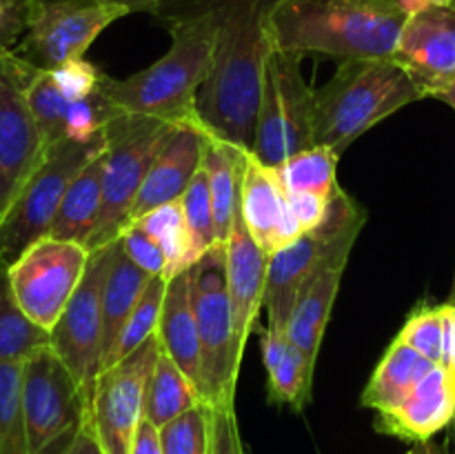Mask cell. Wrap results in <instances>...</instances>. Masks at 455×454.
<instances>
[{
	"mask_svg": "<svg viewBox=\"0 0 455 454\" xmlns=\"http://www.w3.org/2000/svg\"><path fill=\"white\" fill-rule=\"evenodd\" d=\"M275 0H173L163 13L216 7L220 12L212 74L198 93V114L212 136L251 151L262 78L271 53L267 18Z\"/></svg>",
	"mask_w": 455,
	"mask_h": 454,
	"instance_id": "cell-1",
	"label": "cell"
},
{
	"mask_svg": "<svg viewBox=\"0 0 455 454\" xmlns=\"http://www.w3.org/2000/svg\"><path fill=\"white\" fill-rule=\"evenodd\" d=\"M172 47L163 58L129 78L105 76L102 92L118 116L154 118L173 127L204 129L198 93L207 83L216 56L220 12L212 4L163 13ZM207 132V129H204Z\"/></svg>",
	"mask_w": 455,
	"mask_h": 454,
	"instance_id": "cell-2",
	"label": "cell"
},
{
	"mask_svg": "<svg viewBox=\"0 0 455 454\" xmlns=\"http://www.w3.org/2000/svg\"><path fill=\"white\" fill-rule=\"evenodd\" d=\"M407 16L400 0H275L267 31L271 47L298 58H387Z\"/></svg>",
	"mask_w": 455,
	"mask_h": 454,
	"instance_id": "cell-3",
	"label": "cell"
},
{
	"mask_svg": "<svg viewBox=\"0 0 455 454\" xmlns=\"http://www.w3.org/2000/svg\"><path fill=\"white\" fill-rule=\"evenodd\" d=\"M422 98L394 56L342 61L329 83L315 89V145L342 154L380 120Z\"/></svg>",
	"mask_w": 455,
	"mask_h": 454,
	"instance_id": "cell-4",
	"label": "cell"
},
{
	"mask_svg": "<svg viewBox=\"0 0 455 454\" xmlns=\"http://www.w3.org/2000/svg\"><path fill=\"white\" fill-rule=\"evenodd\" d=\"M227 247L216 245L189 270L200 334V394L209 408H234L243 352L227 292Z\"/></svg>",
	"mask_w": 455,
	"mask_h": 454,
	"instance_id": "cell-5",
	"label": "cell"
},
{
	"mask_svg": "<svg viewBox=\"0 0 455 454\" xmlns=\"http://www.w3.org/2000/svg\"><path fill=\"white\" fill-rule=\"evenodd\" d=\"M367 218V209L340 187L329 205L327 218L318 227L302 231L293 243L271 254L262 303L267 328L284 332L302 289L342 243L358 240Z\"/></svg>",
	"mask_w": 455,
	"mask_h": 454,
	"instance_id": "cell-6",
	"label": "cell"
},
{
	"mask_svg": "<svg viewBox=\"0 0 455 454\" xmlns=\"http://www.w3.org/2000/svg\"><path fill=\"white\" fill-rule=\"evenodd\" d=\"M173 125L138 116H116L107 125L105 169H102V212L89 252L109 247L127 225L151 165L167 142Z\"/></svg>",
	"mask_w": 455,
	"mask_h": 454,
	"instance_id": "cell-7",
	"label": "cell"
},
{
	"mask_svg": "<svg viewBox=\"0 0 455 454\" xmlns=\"http://www.w3.org/2000/svg\"><path fill=\"white\" fill-rule=\"evenodd\" d=\"M315 145V89L307 85L300 58L271 49L262 78L251 156L267 167Z\"/></svg>",
	"mask_w": 455,
	"mask_h": 454,
	"instance_id": "cell-8",
	"label": "cell"
},
{
	"mask_svg": "<svg viewBox=\"0 0 455 454\" xmlns=\"http://www.w3.org/2000/svg\"><path fill=\"white\" fill-rule=\"evenodd\" d=\"M107 147V134L93 142H58L0 221V265H12L31 243L47 236L60 200L80 169Z\"/></svg>",
	"mask_w": 455,
	"mask_h": 454,
	"instance_id": "cell-9",
	"label": "cell"
},
{
	"mask_svg": "<svg viewBox=\"0 0 455 454\" xmlns=\"http://www.w3.org/2000/svg\"><path fill=\"white\" fill-rule=\"evenodd\" d=\"M124 16L129 9L105 0H31L27 31L13 53L36 69L80 61L93 40Z\"/></svg>",
	"mask_w": 455,
	"mask_h": 454,
	"instance_id": "cell-10",
	"label": "cell"
},
{
	"mask_svg": "<svg viewBox=\"0 0 455 454\" xmlns=\"http://www.w3.org/2000/svg\"><path fill=\"white\" fill-rule=\"evenodd\" d=\"M89 256L84 245L43 236L7 267L13 294L36 325L52 332L83 280Z\"/></svg>",
	"mask_w": 455,
	"mask_h": 454,
	"instance_id": "cell-11",
	"label": "cell"
},
{
	"mask_svg": "<svg viewBox=\"0 0 455 454\" xmlns=\"http://www.w3.org/2000/svg\"><path fill=\"white\" fill-rule=\"evenodd\" d=\"M22 409L31 454H47L62 436L74 434L89 399L52 345L22 363Z\"/></svg>",
	"mask_w": 455,
	"mask_h": 454,
	"instance_id": "cell-12",
	"label": "cell"
},
{
	"mask_svg": "<svg viewBox=\"0 0 455 454\" xmlns=\"http://www.w3.org/2000/svg\"><path fill=\"white\" fill-rule=\"evenodd\" d=\"M29 69L13 52L0 56V221L52 150L27 107Z\"/></svg>",
	"mask_w": 455,
	"mask_h": 454,
	"instance_id": "cell-13",
	"label": "cell"
},
{
	"mask_svg": "<svg viewBox=\"0 0 455 454\" xmlns=\"http://www.w3.org/2000/svg\"><path fill=\"white\" fill-rule=\"evenodd\" d=\"M160 350L156 334L127 359L98 374L87 412L105 454H132L133 436L145 418L147 381Z\"/></svg>",
	"mask_w": 455,
	"mask_h": 454,
	"instance_id": "cell-14",
	"label": "cell"
},
{
	"mask_svg": "<svg viewBox=\"0 0 455 454\" xmlns=\"http://www.w3.org/2000/svg\"><path fill=\"white\" fill-rule=\"evenodd\" d=\"M109 263L111 245L92 252L78 289L49 332L53 352L69 368L89 401H92L98 374L102 372V341H105L102 288H105Z\"/></svg>",
	"mask_w": 455,
	"mask_h": 454,
	"instance_id": "cell-15",
	"label": "cell"
},
{
	"mask_svg": "<svg viewBox=\"0 0 455 454\" xmlns=\"http://www.w3.org/2000/svg\"><path fill=\"white\" fill-rule=\"evenodd\" d=\"M394 58L425 98H438L455 80V0H429L409 13Z\"/></svg>",
	"mask_w": 455,
	"mask_h": 454,
	"instance_id": "cell-16",
	"label": "cell"
},
{
	"mask_svg": "<svg viewBox=\"0 0 455 454\" xmlns=\"http://www.w3.org/2000/svg\"><path fill=\"white\" fill-rule=\"evenodd\" d=\"M240 216L265 254H275L302 234L287 190L274 167L247 151L240 172Z\"/></svg>",
	"mask_w": 455,
	"mask_h": 454,
	"instance_id": "cell-17",
	"label": "cell"
},
{
	"mask_svg": "<svg viewBox=\"0 0 455 454\" xmlns=\"http://www.w3.org/2000/svg\"><path fill=\"white\" fill-rule=\"evenodd\" d=\"M453 421L455 369L440 363L413 387L398 408L376 414V430L380 434L425 445Z\"/></svg>",
	"mask_w": 455,
	"mask_h": 454,
	"instance_id": "cell-18",
	"label": "cell"
},
{
	"mask_svg": "<svg viewBox=\"0 0 455 454\" xmlns=\"http://www.w3.org/2000/svg\"><path fill=\"white\" fill-rule=\"evenodd\" d=\"M204 138H207V132L198 127H176L169 134L167 142L163 145L158 158L154 160L140 191H138V199L129 212L124 227L133 225L154 209L178 203L185 196L189 182L203 167Z\"/></svg>",
	"mask_w": 455,
	"mask_h": 454,
	"instance_id": "cell-19",
	"label": "cell"
},
{
	"mask_svg": "<svg viewBox=\"0 0 455 454\" xmlns=\"http://www.w3.org/2000/svg\"><path fill=\"white\" fill-rule=\"evenodd\" d=\"M227 292H229L231 314H234L235 341L244 354L247 338L260 316L265 303L267 276H269V254L260 249L244 225L243 216H235L234 231L227 240Z\"/></svg>",
	"mask_w": 455,
	"mask_h": 454,
	"instance_id": "cell-20",
	"label": "cell"
},
{
	"mask_svg": "<svg viewBox=\"0 0 455 454\" xmlns=\"http://www.w3.org/2000/svg\"><path fill=\"white\" fill-rule=\"evenodd\" d=\"M355 240H347L327 263L311 279V283L302 289L296 307L287 320L284 334L293 345L300 347L311 363H318L320 347H323L324 332H327L329 319H331L333 303H336L338 289H340L342 274L347 270Z\"/></svg>",
	"mask_w": 455,
	"mask_h": 454,
	"instance_id": "cell-21",
	"label": "cell"
},
{
	"mask_svg": "<svg viewBox=\"0 0 455 454\" xmlns=\"http://www.w3.org/2000/svg\"><path fill=\"white\" fill-rule=\"evenodd\" d=\"M156 334L164 354L194 381L200 392V334L194 301H191L189 272L167 280Z\"/></svg>",
	"mask_w": 455,
	"mask_h": 454,
	"instance_id": "cell-22",
	"label": "cell"
},
{
	"mask_svg": "<svg viewBox=\"0 0 455 454\" xmlns=\"http://www.w3.org/2000/svg\"><path fill=\"white\" fill-rule=\"evenodd\" d=\"M260 350L269 378V403L302 412L314 392L315 363H311L305 352L289 341L287 334L269 328L262 332Z\"/></svg>",
	"mask_w": 455,
	"mask_h": 454,
	"instance_id": "cell-23",
	"label": "cell"
},
{
	"mask_svg": "<svg viewBox=\"0 0 455 454\" xmlns=\"http://www.w3.org/2000/svg\"><path fill=\"white\" fill-rule=\"evenodd\" d=\"M102 169H105V151L84 165L78 176L69 182L47 236L87 247L102 212Z\"/></svg>",
	"mask_w": 455,
	"mask_h": 454,
	"instance_id": "cell-24",
	"label": "cell"
},
{
	"mask_svg": "<svg viewBox=\"0 0 455 454\" xmlns=\"http://www.w3.org/2000/svg\"><path fill=\"white\" fill-rule=\"evenodd\" d=\"M435 365L440 363H431L420 352L395 338L387 347L378 368L373 369L371 378H369L367 387L360 396V403L376 414L398 408Z\"/></svg>",
	"mask_w": 455,
	"mask_h": 454,
	"instance_id": "cell-25",
	"label": "cell"
},
{
	"mask_svg": "<svg viewBox=\"0 0 455 454\" xmlns=\"http://www.w3.org/2000/svg\"><path fill=\"white\" fill-rule=\"evenodd\" d=\"M154 276L138 267L124 254L120 240L111 243V263L102 288V323H105V341H102V361L118 341L124 323L136 310L138 301L149 288Z\"/></svg>",
	"mask_w": 455,
	"mask_h": 454,
	"instance_id": "cell-26",
	"label": "cell"
},
{
	"mask_svg": "<svg viewBox=\"0 0 455 454\" xmlns=\"http://www.w3.org/2000/svg\"><path fill=\"white\" fill-rule=\"evenodd\" d=\"M247 151L235 150L229 142L207 134L204 138L203 169L207 174L209 194H212L213 218H216L218 245H227L234 231L235 216L240 209V172Z\"/></svg>",
	"mask_w": 455,
	"mask_h": 454,
	"instance_id": "cell-27",
	"label": "cell"
},
{
	"mask_svg": "<svg viewBox=\"0 0 455 454\" xmlns=\"http://www.w3.org/2000/svg\"><path fill=\"white\" fill-rule=\"evenodd\" d=\"M204 403L189 377L160 350L145 390V418L156 427L167 426L187 409Z\"/></svg>",
	"mask_w": 455,
	"mask_h": 454,
	"instance_id": "cell-28",
	"label": "cell"
},
{
	"mask_svg": "<svg viewBox=\"0 0 455 454\" xmlns=\"http://www.w3.org/2000/svg\"><path fill=\"white\" fill-rule=\"evenodd\" d=\"M52 345V334L36 325L18 303L7 265H0V361H25Z\"/></svg>",
	"mask_w": 455,
	"mask_h": 454,
	"instance_id": "cell-29",
	"label": "cell"
},
{
	"mask_svg": "<svg viewBox=\"0 0 455 454\" xmlns=\"http://www.w3.org/2000/svg\"><path fill=\"white\" fill-rule=\"evenodd\" d=\"M338 160L340 154L327 145H314L275 167L289 194H320L333 199L338 185Z\"/></svg>",
	"mask_w": 455,
	"mask_h": 454,
	"instance_id": "cell-30",
	"label": "cell"
},
{
	"mask_svg": "<svg viewBox=\"0 0 455 454\" xmlns=\"http://www.w3.org/2000/svg\"><path fill=\"white\" fill-rule=\"evenodd\" d=\"M133 225H140L142 230L149 231L160 243L164 256H167V272H164V279L167 280L185 274L200 261L194 249V243H191L189 230H187L180 200L145 214Z\"/></svg>",
	"mask_w": 455,
	"mask_h": 454,
	"instance_id": "cell-31",
	"label": "cell"
},
{
	"mask_svg": "<svg viewBox=\"0 0 455 454\" xmlns=\"http://www.w3.org/2000/svg\"><path fill=\"white\" fill-rule=\"evenodd\" d=\"M22 363L0 361V454H31L22 409Z\"/></svg>",
	"mask_w": 455,
	"mask_h": 454,
	"instance_id": "cell-32",
	"label": "cell"
},
{
	"mask_svg": "<svg viewBox=\"0 0 455 454\" xmlns=\"http://www.w3.org/2000/svg\"><path fill=\"white\" fill-rule=\"evenodd\" d=\"M164 292H167V279H163V276H154L149 288L145 289L142 298L138 301L136 310L132 312V316H129L127 323H124L116 345L111 347L107 359L102 361V369L111 368V365H116L118 361L127 359V356L133 354L138 347L145 345L151 336H156V332H158Z\"/></svg>",
	"mask_w": 455,
	"mask_h": 454,
	"instance_id": "cell-33",
	"label": "cell"
},
{
	"mask_svg": "<svg viewBox=\"0 0 455 454\" xmlns=\"http://www.w3.org/2000/svg\"><path fill=\"white\" fill-rule=\"evenodd\" d=\"M163 454H209L212 445V408L200 403L160 427Z\"/></svg>",
	"mask_w": 455,
	"mask_h": 454,
	"instance_id": "cell-34",
	"label": "cell"
},
{
	"mask_svg": "<svg viewBox=\"0 0 455 454\" xmlns=\"http://www.w3.org/2000/svg\"><path fill=\"white\" fill-rule=\"evenodd\" d=\"M182 214H185L187 230H189L191 243H194L196 254L203 258L204 254L212 252L218 245L216 236V218H213L212 194H209L207 174L200 167L194 181L187 187L185 196L180 199Z\"/></svg>",
	"mask_w": 455,
	"mask_h": 454,
	"instance_id": "cell-35",
	"label": "cell"
},
{
	"mask_svg": "<svg viewBox=\"0 0 455 454\" xmlns=\"http://www.w3.org/2000/svg\"><path fill=\"white\" fill-rule=\"evenodd\" d=\"M395 338L420 352L431 363H443L444 303L443 305H427V303L418 305Z\"/></svg>",
	"mask_w": 455,
	"mask_h": 454,
	"instance_id": "cell-36",
	"label": "cell"
},
{
	"mask_svg": "<svg viewBox=\"0 0 455 454\" xmlns=\"http://www.w3.org/2000/svg\"><path fill=\"white\" fill-rule=\"evenodd\" d=\"M118 240L120 245H123L124 254H127L138 267L149 272L151 276H163L164 279V272H167V256H164L160 243L149 234V231L142 230L140 225H129L124 227L123 234L118 236Z\"/></svg>",
	"mask_w": 455,
	"mask_h": 454,
	"instance_id": "cell-37",
	"label": "cell"
},
{
	"mask_svg": "<svg viewBox=\"0 0 455 454\" xmlns=\"http://www.w3.org/2000/svg\"><path fill=\"white\" fill-rule=\"evenodd\" d=\"M31 0H0V56H7L22 40L29 22Z\"/></svg>",
	"mask_w": 455,
	"mask_h": 454,
	"instance_id": "cell-38",
	"label": "cell"
},
{
	"mask_svg": "<svg viewBox=\"0 0 455 454\" xmlns=\"http://www.w3.org/2000/svg\"><path fill=\"white\" fill-rule=\"evenodd\" d=\"M209 454H244L234 408H212V445Z\"/></svg>",
	"mask_w": 455,
	"mask_h": 454,
	"instance_id": "cell-39",
	"label": "cell"
},
{
	"mask_svg": "<svg viewBox=\"0 0 455 454\" xmlns=\"http://www.w3.org/2000/svg\"><path fill=\"white\" fill-rule=\"evenodd\" d=\"M289 203H291L293 214H296L298 223H300L302 231H309L314 227H318L320 223L327 218L329 205L333 199L320 194H289Z\"/></svg>",
	"mask_w": 455,
	"mask_h": 454,
	"instance_id": "cell-40",
	"label": "cell"
},
{
	"mask_svg": "<svg viewBox=\"0 0 455 454\" xmlns=\"http://www.w3.org/2000/svg\"><path fill=\"white\" fill-rule=\"evenodd\" d=\"M65 454H105L100 441H98L96 427H93L92 418H89V412L84 414L80 426L76 427L74 434H71Z\"/></svg>",
	"mask_w": 455,
	"mask_h": 454,
	"instance_id": "cell-41",
	"label": "cell"
},
{
	"mask_svg": "<svg viewBox=\"0 0 455 454\" xmlns=\"http://www.w3.org/2000/svg\"><path fill=\"white\" fill-rule=\"evenodd\" d=\"M132 454H163V443H160V427L142 418L138 426L136 436H133Z\"/></svg>",
	"mask_w": 455,
	"mask_h": 454,
	"instance_id": "cell-42",
	"label": "cell"
},
{
	"mask_svg": "<svg viewBox=\"0 0 455 454\" xmlns=\"http://www.w3.org/2000/svg\"><path fill=\"white\" fill-rule=\"evenodd\" d=\"M443 365L455 369V305L444 303V350Z\"/></svg>",
	"mask_w": 455,
	"mask_h": 454,
	"instance_id": "cell-43",
	"label": "cell"
},
{
	"mask_svg": "<svg viewBox=\"0 0 455 454\" xmlns=\"http://www.w3.org/2000/svg\"><path fill=\"white\" fill-rule=\"evenodd\" d=\"M105 3L120 4V7L129 9V13L136 12H147V13H158L160 9L167 7L173 0H105Z\"/></svg>",
	"mask_w": 455,
	"mask_h": 454,
	"instance_id": "cell-44",
	"label": "cell"
},
{
	"mask_svg": "<svg viewBox=\"0 0 455 454\" xmlns=\"http://www.w3.org/2000/svg\"><path fill=\"white\" fill-rule=\"evenodd\" d=\"M438 101H443V102H447L449 107H451V109L455 111V80L451 85H449L447 89H444L443 93H438Z\"/></svg>",
	"mask_w": 455,
	"mask_h": 454,
	"instance_id": "cell-45",
	"label": "cell"
},
{
	"mask_svg": "<svg viewBox=\"0 0 455 454\" xmlns=\"http://www.w3.org/2000/svg\"><path fill=\"white\" fill-rule=\"evenodd\" d=\"M425 3H429V0H400V4H403L404 12H407V13L416 12V9L422 7Z\"/></svg>",
	"mask_w": 455,
	"mask_h": 454,
	"instance_id": "cell-46",
	"label": "cell"
},
{
	"mask_svg": "<svg viewBox=\"0 0 455 454\" xmlns=\"http://www.w3.org/2000/svg\"><path fill=\"white\" fill-rule=\"evenodd\" d=\"M447 303H449V305H455V272H453V283H451V289H449Z\"/></svg>",
	"mask_w": 455,
	"mask_h": 454,
	"instance_id": "cell-47",
	"label": "cell"
},
{
	"mask_svg": "<svg viewBox=\"0 0 455 454\" xmlns=\"http://www.w3.org/2000/svg\"><path fill=\"white\" fill-rule=\"evenodd\" d=\"M425 445H427V443H425ZM425 454H447V452H444V450H440V448H429V445H427Z\"/></svg>",
	"mask_w": 455,
	"mask_h": 454,
	"instance_id": "cell-48",
	"label": "cell"
},
{
	"mask_svg": "<svg viewBox=\"0 0 455 454\" xmlns=\"http://www.w3.org/2000/svg\"><path fill=\"white\" fill-rule=\"evenodd\" d=\"M407 454H420V452H416V450H411V452H407Z\"/></svg>",
	"mask_w": 455,
	"mask_h": 454,
	"instance_id": "cell-49",
	"label": "cell"
},
{
	"mask_svg": "<svg viewBox=\"0 0 455 454\" xmlns=\"http://www.w3.org/2000/svg\"><path fill=\"white\" fill-rule=\"evenodd\" d=\"M453 432H455V421H453ZM455 436V434H453Z\"/></svg>",
	"mask_w": 455,
	"mask_h": 454,
	"instance_id": "cell-50",
	"label": "cell"
}]
</instances>
